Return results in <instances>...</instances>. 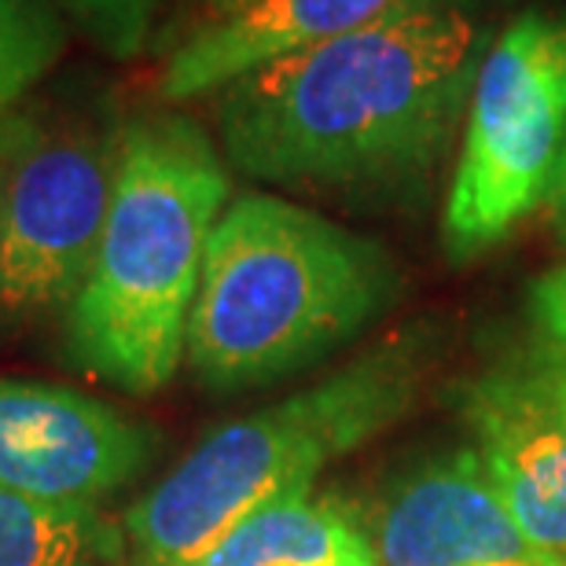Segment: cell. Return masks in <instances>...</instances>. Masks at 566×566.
<instances>
[{
  "label": "cell",
  "mask_w": 566,
  "mask_h": 566,
  "mask_svg": "<svg viewBox=\"0 0 566 566\" xmlns=\"http://www.w3.org/2000/svg\"><path fill=\"white\" fill-rule=\"evenodd\" d=\"M496 0H398L365 27L218 93L240 174L283 188L398 191L446 158L496 41Z\"/></svg>",
  "instance_id": "1"
},
{
  "label": "cell",
  "mask_w": 566,
  "mask_h": 566,
  "mask_svg": "<svg viewBox=\"0 0 566 566\" xmlns=\"http://www.w3.org/2000/svg\"><path fill=\"white\" fill-rule=\"evenodd\" d=\"M379 243L247 191L218 218L188 313V365L213 390L291 376L349 343L398 294Z\"/></svg>",
  "instance_id": "2"
},
{
  "label": "cell",
  "mask_w": 566,
  "mask_h": 566,
  "mask_svg": "<svg viewBox=\"0 0 566 566\" xmlns=\"http://www.w3.org/2000/svg\"><path fill=\"white\" fill-rule=\"evenodd\" d=\"M224 207L229 169L196 122H129L104 235L71 302L77 365L129 394H151L174 379L202 258Z\"/></svg>",
  "instance_id": "3"
},
{
  "label": "cell",
  "mask_w": 566,
  "mask_h": 566,
  "mask_svg": "<svg viewBox=\"0 0 566 566\" xmlns=\"http://www.w3.org/2000/svg\"><path fill=\"white\" fill-rule=\"evenodd\" d=\"M412 390V357L376 349L310 390L213 430L129 507L126 537L140 566H196L240 523L302 496L327 463L390 427Z\"/></svg>",
  "instance_id": "4"
},
{
  "label": "cell",
  "mask_w": 566,
  "mask_h": 566,
  "mask_svg": "<svg viewBox=\"0 0 566 566\" xmlns=\"http://www.w3.org/2000/svg\"><path fill=\"white\" fill-rule=\"evenodd\" d=\"M566 144V8L534 4L496 33L474 77L441 213L452 258H479L545 202Z\"/></svg>",
  "instance_id": "5"
},
{
  "label": "cell",
  "mask_w": 566,
  "mask_h": 566,
  "mask_svg": "<svg viewBox=\"0 0 566 566\" xmlns=\"http://www.w3.org/2000/svg\"><path fill=\"white\" fill-rule=\"evenodd\" d=\"M122 133L99 104L11 115L0 133L4 313H44L82 291L115 196Z\"/></svg>",
  "instance_id": "6"
},
{
  "label": "cell",
  "mask_w": 566,
  "mask_h": 566,
  "mask_svg": "<svg viewBox=\"0 0 566 566\" xmlns=\"http://www.w3.org/2000/svg\"><path fill=\"white\" fill-rule=\"evenodd\" d=\"M463 416L507 512L566 566V354L552 346L485 371L463 394Z\"/></svg>",
  "instance_id": "7"
},
{
  "label": "cell",
  "mask_w": 566,
  "mask_h": 566,
  "mask_svg": "<svg viewBox=\"0 0 566 566\" xmlns=\"http://www.w3.org/2000/svg\"><path fill=\"white\" fill-rule=\"evenodd\" d=\"M151 434L88 394L0 379V485L41 504L93 507L144 468Z\"/></svg>",
  "instance_id": "8"
},
{
  "label": "cell",
  "mask_w": 566,
  "mask_h": 566,
  "mask_svg": "<svg viewBox=\"0 0 566 566\" xmlns=\"http://www.w3.org/2000/svg\"><path fill=\"white\" fill-rule=\"evenodd\" d=\"M368 541L379 566H563L523 534L479 452L434 460L401 482Z\"/></svg>",
  "instance_id": "9"
},
{
  "label": "cell",
  "mask_w": 566,
  "mask_h": 566,
  "mask_svg": "<svg viewBox=\"0 0 566 566\" xmlns=\"http://www.w3.org/2000/svg\"><path fill=\"white\" fill-rule=\"evenodd\" d=\"M394 4L398 0H254L177 41L158 77V96L185 104L221 93L258 66L343 38Z\"/></svg>",
  "instance_id": "10"
},
{
  "label": "cell",
  "mask_w": 566,
  "mask_h": 566,
  "mask_svg": "<svg viewBox=\"0 0 566 566\" xmlns=\"http://www.w3.org/2000/svg\"><path fill=\"white\" fill-rule=\"evenodd\" d=\"M196 566H379L376 548L332 504L287 496L240 523Z\"/></svg>",
  "instance_id": "11"
},
{
  "label": "cell",
  "mask_w": 566,
  "mask_h": 566,
  "mask_svg": "<svg viewBox=\"0 0 566 566\" xmlns=\"http://www.w3.org/2000/svg\"><path fill=\"white\" fill-rule=\"evenodd\" d=\"M122 534L93 507H55L0 485V566H111Z\"/></svg>",
  "instance_id": "12"
},
{
  "label": "cell",
  "mask_w": 566,
  "mask_h": 566,
  "mask_svg": "<svg viewBox=\"0 0 566 566\" xmlns=\"http://www.w3.org/2000/svg\"><path fill=\"white\" fill-rule=\"evenodd\" d=\"M63 52L66 27L49 0H0V133Z\"/></svg>",
  "instance_id": "13"
},
{
  "label": "cell",
  "mask_w": 566,
  "mask_h": 566,
  "mask_svg": "<svg viewBox=\"0 0 566 566\" xmlns=\"http://www.w3.org/2000/svg\"><path fill=\"white\" fill-rule=\"evenodd\" d=\"M111 60H137L147 49L158 0H49Z\"/></svg>",
  "instance_id": "14"
},
{
  "label": "cell",
  "mask_w": 566,
  "mask_h": 566,
  "mask_svg": "<svg viewBox=\"0 0 566 566\" xmlns=\"http://www.w3.org/2000/svg\"><path fill=\"white\" fill-rule=\"evenodd\" d=\"M530 310H534V321L548 335V343L566 354V265L552 269L548 276H541L530 287Z\"/></svg>",
  "instance_id": "15"
},
{
  "label": "cell",
  "mask_w": 566,
  "mask_h": 566,
  "mask_svg": "<svg viewBox=\"0 0 566 566\" xmlns=\"http://www.w3.org/2000/svg\"><path fill=\"white\" fill-rule=\"evenodd\" d=\"M247 4H254V0H174V19H169V49H174L177 41H185L188 33H196L199 27H210V22H218L224 15H232V11H240Z\"/></svg>",
  "instance_id": "16"
},
{
  "label": "cell",
  "mask_w": 566,
  "mask_h": 566,
  "mask_svg": "<svg viewBox=\"0 0 566 566\" xmlns=\"http://www.w3.org/2000/svg\"><path fill=\"white\" fill-rule=\"evenodd\" d=\"M545 207H548L552 224H556V229L566 235V144H563V155H559V163H556V174H552Z\"/></svg>",
  "instance_id": "17"
},
{
  "label": "cell",
  "mask_w": 566,
  "mask_h": 566,
  "mask_svg": "<svg viewBox=\"0 0 566 566\" xmlns=\"http://www.w3.org/2000/svg\"><path fill=\"white\" fill-rule=\"evenodd\" d=\"M0 269H4V163H0Z\"/></svg>",
  "instance_id": "18"
}]
</instances>
